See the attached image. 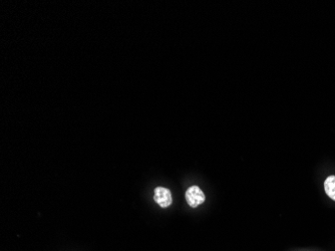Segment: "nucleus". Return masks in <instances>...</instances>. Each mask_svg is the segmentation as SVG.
<instances>
[{"label": "nucleus", "instance_id": "nucleus-3", "mask_svg": "<svg viewBox=\"0 0 335 251\" xmlns=\"http://www.w3.org/2000/svg\"><path fill=\"white\" fill-rule=\"evenodd\" d=\"M324 190L329 198L335 201V176H329L324 181Z\"/></svg>", "mask_w": 335, "mask_h": 251}, {"label": "nucleus", "instance_id": "nucleus-2", "mask_svg": "<svg viewBox=\"0 0 335 251\" xmlns=\"http://www.w3.org/2000/svg\"><path fill=\"white\" fill-rule=\"evenodd\" d=\"M154 199L157 202V204H159L160 206L163 208L169 207L170 205L172 204V201H173L171 191L169 189L164 188V187H157L155 189Z\"/></svg>", "mask_w": 335, "mask_h": 251}, {"label": "nucleus", "instance_id": "nucleus-1", "mask_svg": "<svg viewBox=\"0 0 335 251\" xmlns=\"http://www.w3.org/2000/svg\"><path fill=\"white\" fill-rule=\"evenodd\" d=\"M186 200L191 207L196 208L205 201V194L198 186H192L186 191Z\"/></svg>", "mask_w": 335, "mask_h": 251}]
</instances>
